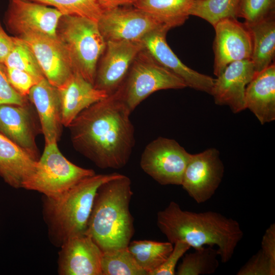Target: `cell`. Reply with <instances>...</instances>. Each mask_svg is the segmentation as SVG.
I'll list each match as a JSON object with an SVG mask.
<instances>
[{
  "mask_svg": "<svg viewBox=\"0 0 275 275\" xmlns=\"http://www.w3.org/2000/svg\"><path fill=\"white\" fill-rule=\"evenodd\" d=\"M131 113L118 89L82 111L69 126L73 147L100 168L124 167L135 144Z\"/></svg>",
  "mask_w": 275,
  "mask_h": 275,
  "instance_id": "1",
  "label": "cell"
},
{
  "mask_svg": "<svg viewBox=\"0 0 275 275\" xmlns=\"http://www.w3.org/2000/svg\"><path fill=\"white\" fill-rule=\"evenodd\" d=\"M157 225L173 244L182 241L195 249L216 245L222 263L231 260L243 236L236 220L216 211L184 210L174 201L157 212Z\"/></svg>",
  "mask_w": 275,
  "mask_h": 275,
  "instance_id": "2",
  "label": "cell"
},
{
  "mask_svg": "<svg viewBox=\"0 0 275 275\" xmlns=\"http://www.w3.org/2000/svg\"><path fill=\"white\" fill-rule=\"evenodd\" d=\"M131 184L130 179L121 174L97 191L85 233L103 253L127 248L134 234Z\"/></svg>",
  "mask_w": 275,
  "mask_h": 275,
  "instance_id": "3",
  "label": "cell"
},
{
  "mask_svg": "<svg viewBox=\"0 0 275 275\" xmlns=\"http://www.w3.org/2000/svg\"><path fill=\"white\" fill-rule=\"evenodd\" d=\"M121 174H94L57 198L42 197V214L50 241L60 247L68 239L85 233L98 188Z\"/></svg>",
  "mask_w": 275,
  "mask_h": 275,
  "instance_id": "4",
  "label": "cell"
},
{
  "mask_svg": "<svg viewBox=\"0 0 275 275\" xmlns=\"http://www.w3.org/2000/svg\"><path fill=\"white\" fill-rule=\"evenodd\" d=\"M56 35L68 55L73 72L94 85L98 60L106 45L98 22L76 15H62Z\"/></svg>",
  "mask_w": 275,
  "mask_h": 275,
  "instance_id": "5",
  "label": "cell"
},
{
  "mask_svg": "<svg viewBox=\"0 0 275 275\" xmlns=\"http://www.w3.org/2000/svg\"><path fill=\"white\" fill-rule=\"evenodd\" d=\"M95 174L93 170L79 167L68 160L57 143L45 144L41 156L22 188L57 198L82 179Z\"/></svg>",
  "mask_w": 275,
  "mask_h": 275,
  "instance_id": "6",
  "label": "cell"
},
{
  "mask_svg": "<svg viewBox=\"0 0 275 275\" xmlns=\"http://www.w3.org/2000/svg\"><path fill=\"white\" fill-rule=\"evenodd\" d=\"M186 87L182 79L159 63L145 48L135 57L119 89L132 112L144 99L157 91Z\"/></svg>",
  "mask_w": 275,
  "mask_h": 275,
  "instance_id": "7",
  "label": "cell"
},
{
  "mask_svg": "<svg viewBox=\"0 0 275 275\" xmlns=\"http://www.w3.org/2000/svg\"><path fill=\"white\" fill-rule=\"evenodd\" d=\"M190 156L175 140L158 137L145 147L140 166L161 185H181Z\"/></svg>",
  "mask_w": 275,
  "mask_h": 275,
  "instance_id": "8",
  "label": "cell"
},
{
  "mask_svg": "<svg viewBox=\"0 0 275 275\" xmlns=\"http://www.w3.org/2000/svg\"><path fill=\"white\" fill-rule=\"evenodd\" d=\"M98 24L106 41H141L157 30L170 29L150 14L134 7L104 10Z\"/></svg>",
  "mask_w": 275,
  "mask_h": 275,
  "instance_id": "9",
  "label": "cell"
},
{
  "mask_svg": "<svg viewBox=\"0 0 275 275\" xmlns=\"http://www.w3.org/2000/svg\"><path fill=\"white\" fill-rule=\"evenodd\" d=\"M224 169L219 152L215 148L191 154L181 185L197 203H203L210 199L218 188Z\"/></svg>",
  "mask_w": 275,
  "mask_h": 275,
  "instance_id": "10",
  "label": "cell"
},
{
  "mask_svg": "<svg viewBox=\"0 0 275 275\" xmlns=\"http://www.w3.org/2000/svg\"><path fill=\"white\" fill-rule=\"evenodd\" d=\"M63 15L55 8L27 0H10L5 22L12 33L19 37L39 33L57 38L58 22Z\"/></svg>",
  "mask_w": 275,
  "mask_h": 275,
  "instance_id": "11",
  "label": "cell"
},
{
  "mask_svg": "<svg viewBox=\"0 0 275 275\" xmlns=\"http://www.w3.org/2000/svg\"><path fill=\"white\" fill-rule=\"evenodd\" d=\"M213 28L215 33L213 44V73L217 77L230 63L251 60L253 44L248 26L236 18L223 19Z\"/></svg>",
  "mask_w": 275,
  "mask_h": 275,
  "instance_id": "12",
  "label": "cell"
},
{
  "mask_svg": "<svg viewBox=\"0 0 275 275\" xmlns=\"http://www.w3.org/2000/svg\"><path fill=\"white\" fill-rule=\"evenodd\" d=\"M145 48L142 41H107L94 85L108 95L115 92L125 80L139 53Z\"/></svg>",
  "mask_w": 275,
  "mask_h": 275,
  "instance_id": "13",
  "label": "cell"
},
{
  "mask_svg": "<svg viewBox=\"0 0 275 275\" xmlns=\"http://www.w3.org/2000/svg\"><path fill=\"white\" fill-rule=\"evenodd\" d=\"M18 37L33 52L44 76L56 88L73 72L68 55L57 38L39 33H28Z\"/></svg>",
  "mask_w": 275,
  "mask_h": 275,
  "instance_id": "14",
  "label": "cell"
},
{
  "mask_svg": "<svg viewBox=\"0 0 275 275\" xmlns=\"http://www.w3.org/2000/svg\"><path fill=\"white\" fill-rule=\"evenodd\" d=\"M58 260L60 275H102V252L85 233L68 239L60 247Z\"/></svg>",
  "mask_w": 275,
  "mask_h": 275,
  "instance_id": "15",
  "label": "cell"
},
{
  "mask_svg": "<svg viewBox=\"0 0 275 275\" xmlns=\"http://www.w3.org/2000/svg\"><path fill=\"white\" fill-rule=\"evenodd\" d=\"M170 30L162 28L144 38L141 41L145 49L159 63L182 79L187 87L211 94L215 79L192 69L180 61L167 43L166 36Z\"/></svg>",
  "mask_w": 275,
  "mask_h": 275,
  "instance_id": "16",
  "label": "cell"
},
{
  "mask_svg": "<svg viewBox=\"0 0 275 275\" xmlns=\"http://www.w3.org/2000/svg\"><path fill=\"white\" fill-rule=\"evenodd\" d=\"M256 73L251 60L235 61L229 64L215 79L210 94L215 103L229 106L234 114L245 109V89Z\"/></svg>",
  "mask_w": 275,
  "mask_h": 275,
  "instance_id": "17",
  "label": "cell"
},
{
  "mask_svg": "<svg viewBox=\"0 0 275 275\" xmlns=\"http://www.w3.org/2000/svg\"><path fill=\"white\" fill-rule=\"evenodd\" d=\"M29 103L0 105V133L39 159L37 126Z\"/></svg>",
  "mask_w": 275,
  "mask_h": 275,
  "instance_id": "18",
  "label": "cell"
},
{
  "mask_svg": "<svg viewBox=\"0 0 275 275\" xmlns=\"http://www.w3.org/2000/svg\"><path fill=\"white\" fill-rule=\"evenodd\" d=\"M57 89L60 101L62 123L65 127H69L84 109L108 95L106 92L97 89L75 72Z\"/></svg>",
  "mask_w": 275,
  "mask_h": 275,
  "instance_id": "19",
  "label": "cell"
},
{
  "mask_svg": "<svg viewBox=\"0 0 275 275\" xmlns=\"http://www.w3.org/2000/svg\"><path fill=\"white\" fill-rule=\"evenodd\" d=\"M28 97L36 109L45 144L57 143L63 126L57 88L44 77L31 88Z\"/></svg>",
  "mask_w": 275,
  "mask_h": 275,
  "instance_id": "20",
  "label": "cell"
},
{
  "mask_svg": "<svg viewBox=\"0 0 275 275\" xmlns=\"http://www.w3.org/2000/svg\"><path fill=\"white\" fill-rule=\"evenodd\" d=\"M248 108L263 125L275 120V64L257 73L247 85L244 95Z\"/></svg>",
  "mask_w": 275,
  "mask_h": 275,
  "instance_id": "21",
  "label": "cell"
},
{
  "mask_svg": "<svg viewBox=\"0 0 275 275\" xmlns=\"http://www.w3.org/2000/svg\"><path fill=\"white\" fill-rule=\"evenodd\" d=\"M38 160L0 133V176L8 185L22 188Z\"/></svg>",
  "mask_w": 275,
  "mask_h": 275,
  "instance_id": "22",
  "label": "cell"
},
{
  "mask_svg": "<svg viewBox=\"0 0 275 275\" xmlns=\"http://www.w3.org/2000/svg\"><path fill=\"white\" fill-rule=\"evenodd\" d=\"M275 15L248 25L252 38V61L257 73L274 63Z\"/></svg>",
  "mask_w": 275,
  "mask_h": 275,
  "instance_id": "23",
  "label": "cell"
},
{
  "mask_svg": "<svg viewBox=\"0 0 275 275\" xmlns=\"http://www.w3.org/2000/svg\"><path fill=\"white\" fill-rule=\"evenodd\" d=\"M194 0H138L132 6L155 17L171 29L188 18Z\"/></svg>",
  "mask_w": 275,
  "mask_h": 275,
  "instance_id": "24",
  "label": "cell"
},
{
  "mask_svg": "<svg viewBox=\"0 0 275 275\" xmlns=\"http://www.w3.org/2000/svg\"><path fill=\"white\" fill-rule=\"evenodd\" d=\"M173 245L169 241L141 240L130 242L127 248L138 264L149 275L164 261Z\"/></svg>",
  "mask_w": 275,
  "mask_h": 275,
  "instance_id": "25",
  "label": "cell"
},
{
  "mask_svg": "<svg viewBox=\"0 0 275 275\" xmlns=\"http://www.w3.org/2000/svg\"><path fill=\"white\" fill-rule=\"evenodd\" d=\"M213 246L195 249L185 253L175 274L205 275L214 273L219 266L218 255Z\"/></svg>",
  "mask_w": 275,
  "mask_h": 275,
  "instance_id": "26",
  "label": "cell"
},
{
  "mask_svg": "<svg viewBox=\"0 0 275 275\" xmlns=\"http://www.w3.org/2000/svg\"><path fill=\"white\" fill-rule=\"evenodd\" d=\"M239 1L194 0L189 15L204 19L214 26L219 21L225 19H237Z\"/></svg>",
  "mask_w": 275,
  "mask_h": 275,
  "instance_id": "27",
  "label": "cell"
},
{
  "mask_svg": "<svg viewBox=\"0 0 275 275\" xmlns=\"http://www.w3.org/2000/svg\"><path fill=\"white\" fill-rule=\"evenodd\" d=\"M101 267L102 275H147L127 247L102 252Z\"/></svg>",
  "mask_w": 275,
  "mask_h": 275,
  "instance_id": "28",
  "label": "cell"
},
{
  "mask_svg": "<svg viewBox=\"0 0 275 275\" xmlns=\"http://www.w3.org/2000/svg\"><path fill=\"white\" fill-rule=\"evenodd\" d=\"M52 7L63 15H76L98 22L103 10L98 0H27Z\"/></svg>",
  "mask_w": 275,
  "mask_h": 275,
  "instance_id": "29",
  "label": "cell"
},
{
  "mask_svg": "<svg viewBox=\"0 0 275 275\" xmlns=\"http://www.w3.org/2000/svg\"><path fill=\"white\" fill-rule=\"evenodd\" d=\"M4 64L7 68L25 71L39 80L45 77L31 48L22 39L17 37H14L13 48Z\"/></svg>",
  "mask_w": 275,
  "mask_h": 275,
  "instance_id": "30",
  "label": "cell"
},
{
  "mask_svg": "<svg viewBox=\"0 0 275 275\" xmlns=\"http://www.w3.org/2000/svg\"><path fill=\"white\" fill-rule=\"evenodd\" d=\"M275 0H239L237 17L252 25L274 15Z\"/></svg>",
  "mask_w": 275,
  "mask_h": 275,
  "instance_id": "31",
  "label": "cell"
},
{
  "mask_svg": "<svg viewBox=\"0 0 275 275\" xmlns=\"http://www.w3.org/2000/svg\"><path fill=\"white\" fill-rule=\"evenodd\" d=\"M273 265L261 249L239 269L237 275H274Z\"/></svg>",
  "mask_w": 275,
  "mask_h": 275,
  "instance_id": "32",
  "label": "cell"
},
{
  "mask_svg": "<svg viewBox=\"0 0 275 275\" xmlns=\"http://www.w3.org/2000/svg\"><path fill=\"white\" fill-rule=\"evenodd\" d=\"M173 248L164 261L149 275H174L176 266L181 258L189 250L190 246L186 242L178 241L174 243Z\"/></svg>",
  "mask_w": 275,
  "mask_h": 275,
  "instance_id": "33",
  "label": "cell"
},
{
  "mask_svg": "<svg viewBox=\"0 0 275 275\" xmlns=\"http://www.w3.org/2000/svg\"><path fill=\"white\" fill-rule=\"evenodd\" d=\"M27 103L26 97L21 95L10 84L6 67L0 62V105L6 104L24 105Z\"/></svg>",
  "mask_w": 275,
  "mask_h": 275,
  "instance_id": "34",
  "label": "cell"
},
{
  "mask_svg": "<svg viewBox=\"0 0 275 275\" xmlns=\"http://www.w3.org/2000/svg\"><path fill=\"white\" fill-rule=\"evenodd\" d=\"M6 70L11 86L25 97L28 96L31 88L40 81L30 73L22 70L7 67Z\"/></svg>",
  "mask_w": 275,
  "mask_h": 275,
  "instance_id": "35",
  "label": "cell"
},
{
  "mask_svg": "<svg viewBox=\"0 0 275 275\" xmlns=\"http://www.w3.org/2000/svg\"><path fill=\"white\" fill-rule=\"evenodd\" d=\"M261 250L270 262L275 265V224H271L263 236Z\"/></svg>",
  "mask_w": 275,
  "mask_h": 275,
  "instance_id": "36",
  "label": "cell"
},
{
  "mask_svg": "<svg viewBox=\"0 0 275 275\" xmlns=\"http://www.w3.org/2000/svg\"><path fill=\"white\" fill-rule=\"evenodd\" d=\"M13 44L14 37H11L6 33L0 21V62L4 64L12 50Z\"/></svg>",
  "mask_w": 275,
  "mask_h": 275,
  "instance_id": "37",
  "label": "cell"
},
{
  "mask_svg": "<svg viewBox=\"0 0 275 275\" xmlns=\"http://www.w3.org/2000/svg\"><path fill=\"white\" fill-rule=\"evenodd\" d=\"M102 8L104 10L119 7L133 5L138 0H98Z\"/></svg>",
  "mask_w": 275,
  "mask_h": 275,
  "instance_id": "38",
  "label": "cell"
}]
</instances>
